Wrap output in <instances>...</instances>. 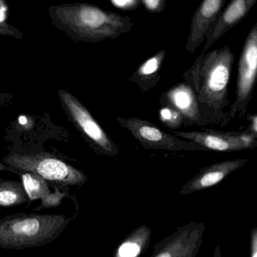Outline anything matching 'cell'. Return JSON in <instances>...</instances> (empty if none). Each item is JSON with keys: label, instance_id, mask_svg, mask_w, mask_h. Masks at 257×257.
<instances>
[{"label": "cell", "instance_id": "cell-1", "mask_svg": "<svg viewBox=\"0 0 257 257\" xmlns=\"http://www.w3.org/2000/svg\"><path fill=\"white\" fill-rule=\"evenodd\" d=\"M51 24L75 42L101 43L132 30L129 16L104 10L86 3H63L48 7Z\"/></svg>", "mask_w": 257, "mask_h": 257}, {"label": "cell", "instance_id": "cell-13", "mask_svg": "<svg viewBox=\"0 0 257 257\" xmlns=\"http://www.w3.org/2000/svg\"><path fill=\"white\" fill-rule=\"evenodd\" d=\"M23 185L27 192L29 200L42 199L40 205L35 208V211L55 208L60 205L62 199L66 196V193L57 190L51 193L45 180L36 174L29 173L23 175Z\"/></svg>", "mask_w": 257, "mask_h": 257}, {"label": "cell", "instance_id": "cell-11", "mask_svg": "<svg viewBox=\"0 0 257 257\" xmlns=\"http://www.w3.org/2000/svg\"><path fill=\"white\" fill-rule=\"evenodd\" d=\"M162 100L167 106L176 109L183 118L194 123L201 122L202 114L199 110L197 95L191 84L181 83L175 86L164 93Z\"/></svg>", "mask_w": 257, "mask_h": 257}, {"label": "cell", "instance_id": "cell-4", "mask_svg": "<svg viewBox=\"0 0 257 257\" xmlns=\"http://www.w3.org/2000/svg\"><path fill=\"white\" fill-rule=\"evenodd\" d=\"M3 163L15 170L36 174L57 187L81 186L88 181L85 174L49 154L12 153L3 157Z\"/></svg>", "mask_w": 257, "mask_h": 257}, {"label": "cell", "instance_id": "cell-12", "mask_svg": "<svg viewBox=\"0 0 257 257\" xmlns=\"http://www.w3.org/2000/svg\"><path fill=\"white\" fill-rule=\"evenodd\" d=\"M247 159H236L220 162L199 171L184 187V192L197 191L213 187L221 182L228 175L242 167Z\"/></svg>", "mask_w": 257, "mask_h": 257}, {"label": "cell", "instance_id": "cell-9", "mask_svg": "<svg viewBox=\"0 0 257 257\" xmlns=\"http://www.w3.org/2000/svg\"><path fill=\"white\" fill-rule=\"evenodd\" d=\"M227 0H202L196 9L190 24L187 50L194 53L206 39L208 30L218 19Z\"/></svg>", "mask_w": 257, "mask_h": 257}, {"label": "cell", "instance_id": "cell-16", "mask_svg": "<svg viewBox=\"0 0 257 257\" xmlns=\"http://www.w3.org/2000/svg\"><path fill=\"white\" fill-rule=\"evenodd\" d=\"M160 120L170 128H177L183 123L182 115L175 108L167 106L160 110Z\"/></svg>", "mask_w": 257, "mask_h": 257}, {"label": "cell", "instance_id": "cell-17", "mask_svg": "<svg viewBox=\"0 0 257 257\" xmlns=\"http://www.w3.org/2000/svg\"><path fill=\"white\" fill-rule=\"evenodd\" d=\"M3 3V0H0V5ZM6 7L0 9V15H5L6 14ZM0 16V36H11V37L15 38L17 39H22L24 35L22 31L11 25L9 23L5 21V18H1Z\"/></svg>", "mask_w": 257, "mask_h": 257}, {"label": "cell", "instance_id": "cell-18", "mask_svg": "<svg viewBox=\"0 0 257 257\" xmlns=\"http://www.w3.org/2000/svg\"><path fill=\"white\" fill-rule=\"evenodd\" d=\"M147 12L160 14L164 12L167 6V0H142Z\"/></svg>", "mask_w": 257, "mask_h": 257}, {"label": "cell", "instance_id": "cell-19", "mask_svg": "<svg viewBox=\"0 0 257 257\" xmlns=\"http://www.w3.org/2000/svg\"><path fill=\"white\" fill-rule=\"evenodd\" d=\"M140 253V247L134 243H125L119 249L121 257H134Z\"/></svg>", "mask_w": 257, "mask_h": 257}, {"label": "cell", "instance_id": "cell-24", "mask_svg": "<svg viewBox=\"0 0 257 257\" xmlns=\"http://www.w3.org/2000/svg\"><path fill=\"white\" fill-rule=\"evenodd\" d=\"M253 257H257L256 253H254V254H253Z\"/></svg>", "mask_w": 257, "mask_h": 257}, {"label": "cell", "instance_id": "cell-3", "mask_svg": "<svg viewBox=\"0 0 257 257\" xmlns=\"http://www.w3.org/2000/svg\"><path fill=\"white\" fill-rule=\"evenodd\" d=\"M72 218L63 214L17 213L0 220V248L23 250L57 239Z\"/></svg>", "mask_w": 257, "mask_h": 257}, {"label": "cell", "instance_id": "cell-14", "mask_svg": "<svg viewBox=\"0 0 257 257\" xmlns=\"http://www.w3.org/2000/svg\"><path fill=\"white\" fill-rule=\"evenodd\" d=\"M165 51L161 50L142 63L131 78L142 90H147L160 79L159 71L165 57Z\"/></svg>", "mask_w": 257, "mask_h": 257}, {"label": "cell", "instance_id": "cell-8", "mask_svg": "<svg viewBox=\"0 0 257 257\" xmlns=\"http://www.w3.org/2000/svg\"><path fill=\"white\" fill-rule=\"evenodd\" d=\"M174 136L195 142L205 149L219 152H234L253 149L256 146V135L245 133H223L215 130L205 131H176Z\"/></svg>", "mask_w": 257, "mask_h": 257}, {"label": "cell", "instance_id": "cell-6", "mask_svg": "<svg viewBox=\"0 0 257 257\" xmlns=\"http://www.w3.org/2000/svg\"><path fill=\"white\" fill-rule=\"evenodd\" d=\"M118 123L128 130L146 149L170 151H205V148L193 142L181 140L173 135L163 131L152 122L138 117L123 118L117 117Z\"/></svg>", "mask_w": 257, "mask_h": 257}, {"label": "cell", "instance_id": "cell-21", "mask_svg": "<svg viewBox=\"0 0 257 257\" xmlns=\"http://www.w3.org/2000/svg\"><path fill=\"white\" fill-rule=\"evenodd\" d=\"M13 99L14 96L12 93H0V107L9 105Z\"/></svg>", "mask_w": 257, "mask_h": 257}, {"label": "cell", "instance_id": "cell-7", "mask_svg": "<svg viewBox=\"0 0 257 257\" xmlns=\"http://www.w3.org/2000/svg\"><path fill=\"white\" fill-rule=\"evenodd\" d=\"M257 74V24L246 38L238 62L236 99L230 109V116L243 114L251 99Z\"/></svg>", "mask_w": 257, "mask_h": 257}, {"label": "cell", "instance_id": "cell-2", "mask_svg": "<svg viewBox=\"0 0 257 257\" xmlns=\"http://www.w3.org/2000/svg\"><path fill=\"white\" fill-rule=\"evenodd\" d=\"M234 60L235 55L229 45H225L208 54L202 52L189 71L200 112L207 108L215 115L228 105V84Z\"/></svg>", "mask_w": 257, "mask_h": 257}, {"label": "cell", "instance_id": "cell-23", "mask_svg": "<svg viewBox=\"0 0 257 257\" xmlns=\"http://www.w3.org/2000/svg\"><path fill=\"white\" fill-rule=\"evenodd\" d=\"M156 257H172L168 253H161V254L158 255Z\"/></svg>", "mask_w": 257, "mask_h": 257}, {"label": "cell", "instance_id": "cell-22", "mask_svg": "<svg viewBox=\"0 0 257 257\" xmlns=\"http://www.w3.org/2000/svg\"><path fill=\"white\" fill-rule=\"evenodd\" d=\"M250 120H251V123L250 126L249 127V130L247 131L250 133H253V134H257V116L256 114L253 116H250Z\"/></svg>", "mask_w": 257, "mask_h": 257}, {"label": "cell", "instance_id": "cell-5", "mask_svg": "<svg viewBox=\"0 0 257 257\" xmlns=\"http://www.w3.org/2000/svg\"><path fill=\"white\" fill-rule=\"evenodd\" d=\"M62 108L92 148L100 154L115 157L119 154V147L110 139L89 110L75 96L64 90L57 92Z\"/></svg>", "mask_w": 257, "mask_h": 257}, {"label": "cell", "instance_id": "cell-15", "mask_svg": "<svg viewBox=\"0 0 257 257\" xmlns=\"http://www.w3.org/2000/svg\"><path fill=\"white\" fill-rule=\"evenodd\" d=\"M29 201L23 183L0 179V207L18 206Z\"/></svg>", "mask_w": 257, "mask_h": 257}, {"label": "cell", "instance_id": "cell-20", "mask_svg": "<svg viewBox=\"0 0 257 257\" xmlns=\"http://www.w3.org/2000/svg\"><path fill=\"white\" fill-rule=\"evenodd\" d=\"M111 2L116 7L133 9L138 7L140 0H111Z\"/></svg>", "mask_w": 257, "mask_h": 257}, {"label": "cell", "instance_id": "cell-10", "mask_svg": "<svg viewBox=\"0 0 257 257\" xmlns=\"http://www.w3.org/2000/svg\"><path fill=\"white\" fill-rule=\"evenodd\" d=\"M256 1L231 0L226 9L222 11L218 19L210 27L206 36V43L202 52L205 54L213 44L244 20L256 4Z\"/></svg>", "mask_w": 257, "mask_h": 257}]
</instances>
